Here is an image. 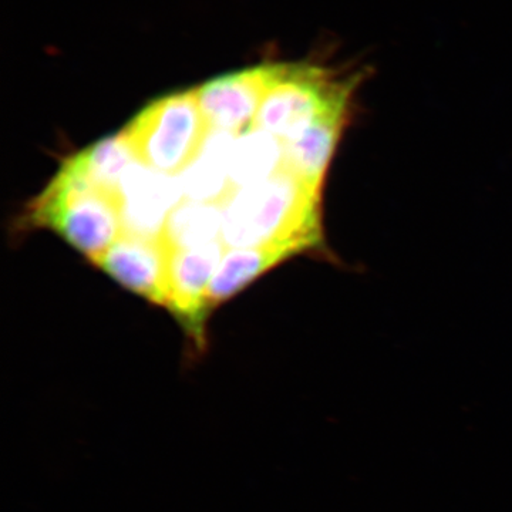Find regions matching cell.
Here are the masks:
<instances>
[{
	"mask_svg": "<svg viewBox=\"0 0 512 512\" xmlns=\"http://www.w3.org/2000/svg\"><path fill=\"white\" fill-rule=\"evenodd\" d=\"M210 133L195 90L153 101L121 131L138 163L161 175L185 170Z\"/></svg>",
	"mask_w": 512,
	"mask_h": 512,
	"instance_id": "4",
	"label": "cell"
},
{
	"mask_svg": "<svg viewBox=\"0 0 512 512\" xmlns=\"http://www.w3.org/2000/svg\"><path fill=\"white\" fill-rule=\"evenodd\" d=\"M167 248V309L180 320L198 345L210 306L208 291L225 247L222 239L195 248Z\"/></svg>",
	"mask_w": 512,
	"mask_h": 512,
	"instance_id": "5",
	"label": "cell"
},
{
	"mask_svg": "<svg viewBox=\"0 0 512 512\" xmlns=\"http://www.w3.org/2000/svg\"><path fill=\"white\" fill-rule=\"evenodd\" d=\"M222 234V211L214 204H191L171 212L160 239L168 248H195L218 241Z\"/></svg>",
	"mask_w": 512,
	"mask_h": 512,
	"instance_id": "10",
	"label": "cell"
},
{
	"mask_svg": "<svg viewBox=\"0 0 512 512\" xmlns=\"http://www.w3.org/2000/svg\"><path fill=\"white\" fill-rule=\"evenodd\" d=\"M299 254L302 252L298 248L288 244L225 249L208 291L210 311L232 298L235 293L251 284L258 276Z\"/></svg>",
	"mask_w": 512,
	"mask_h": 512,
	"instance_id": "8",
	"label": "cell"
},
{
	"mask_svg": "<svg viewBox=\"0 0 512 512\" xmlns=\"http://www.w3.org/2000/svg\"><path fill=\"white\" fill-rule=\"evenodd\" d=\"M35 227L52 229L94 262L124 231L123 201L90 183L64 161L30 207Z\"/></svg>",
	"mask_w": 512,
	"mask_h": 512,
	"instance_id": "3",
	"label": "cell"
},
{
	"mask_svg": "<svg viewBox=\"0 0 512 512\" xmlns=\"http://www.w3.org/2000/svg\"><path fill=\"white\" fill-rule=\"evenodd\" d=\"M362 70L333 69L318 64H279L254 128L281 143L292 140L319 121L349 117Z\"/></svg>",
	"mask_w": 512,
	"mask_h": 512,
	"instance_id": "2",
	"label": "cell"
},
{
	"mask_svg": "<svg viewBox=\"0 0 512 512\" xmlns=\"http://www.w3.org/2000/svg\"><path fill=\"white\" fill-rule=\"evenodd\" d=\"M238 148L232 151L228 161L232 184L249 185L265 180L284 164L281 141L256 128H252L251 136H245Z\"/></svg>",
	"mask_w": 512,
	"mask_h": 512,
	"instance_id": "11",
	"label": "cell"
},
{
	"mask_svg": "<svg viewBox=\"0 0 512 512\" xmlns=\"http://www.w3.org/2000/svg\"><path fill=\"white\" fill-rule=\"evenodd\" d=\"M131 160H136L123 134L106 138L66 160L84 178L114 194H121V181Z\"/></svg>",
	"mask_w": 512,
	"mask_h": 512,
	"instance_id": "9",
	"label": "cell"
},
{
	"mask_svg": "<svg viewBox=\"0 0 512 512\" xmlns=\"http://www.w3.org/2000/svg\"><path fill=\"white\" fill-rule=\"evenodd\" d=\"M320 191L285 164L265 180L245 185L222 210L227 248L288 244L301 252L322 242Z\"/></svg>",
	"mask_w": 512,
	"mask_h": 512,
	"instance_id": "1",
	"label": "cell"
},
{
	"mask_svg": "<svg viewBox=\"0 0 512 512\" xmlns=\"http://www.w3.org/2000/svg\"><path fill=\"white\" fill-rule=\"evenodd\" d=\"M278 70L279 64L254 67L218 77L195 90L211 130L231 136L252 130L256 114Z\"/></svg>",
	"mask_w": 512,
	"mask_h": 512,
	"instance_id": "6",
	"label": "cell"
},
{
	"mask_svg": "<svg viewBox=\"0 0 512 512\" xmlns=\"http://www.w3.org/2000/svg\"><path fill=\"white\" fill-rule=\"evenodd\" d=\"M93 264L130 291L167 308V248L160 237L124 229Z\"/></svg>",
	"mask_w": 512,
	"mask_h": 512,
	"instance_id": "7",
	"label": "cell"
}]
</instances>
